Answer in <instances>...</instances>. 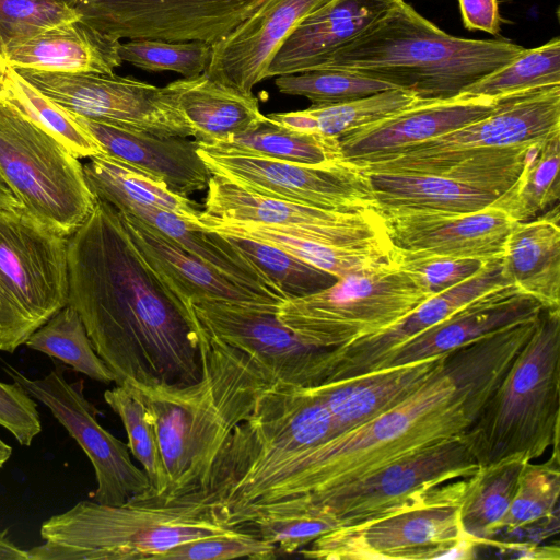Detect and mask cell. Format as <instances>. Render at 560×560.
Listing matches in <instances>:
<instances>
[{"mask_svg": "<svg viewBox=\"0 0 560 560\" xmlns=\"http://www.w3.org/2000/svg\"><path fill=\"white\" fill-rule=\"evenodd\" d=\"M504 327L447 353L443 366L395 408L329 440L245 469L220 501L235 525L304 515L326 493L382 466L463 434L535 329Z\"/></svg>", "mask_w": 560, "mask_h": 560, "instance_id": "obj_1", "label": "cell"}, {"mask_svg": "<svg viewBox=\"0 0 560 560\" xmlns=\"http://www.w3.org/2000/svg\"><path fill=\"white\" fill-rule=\"evenodd\" d=\"M67 261L68 304L116 385L200 378L199 320L141 256L115 207L96 200L68 237Z\"/></svg>", "mask_w": 560, "mask_h": 560, "instance_id": "obj_2", "label": "cell"}, {"mask_svg": "<svg viewBox=\"0 0 560 560\" xmlns=\"http://www.w3.org/2000/svg\"><path fill=\"white\" fill-rule=\"evenodd\" d=\"M199 324L201 375L197 382L121 384L141 400L155 427L168 475L164 503L203 490L223 443L253 413L259 396L278 382L246 352Z\"/></svg>", "mask_w": 560, "mask_h": 560, "instance_id": "obj_3", "label": "cell"}, {"mask_svg": "<svg viewBox=\"0 0 560 560\" xmlns=\"http://www.w3.org/2000/svg\"><path fill=\"white\" fill-rule=\"evenodd\" d=\"M524 47L508 40L453 36L405 0L337 50L318 69H340L415 94L422 101L446 100L502 68Z\"/></svg>", "mask_w": 560, "mask_h": 560, "instance_id": "obj_4", "label": "cell"}, {"mask_svg": "<svg viewBox=\"0 0 560 560\" xmlns=\"http://www.w3.org/2000/svg\"><path fill=\"white\" fill-rule=\"evenodd\" d=\"M234 528L203 490L168 503L131 498L107 505L84 500L44 521L45 542L27 552L30 560H159L182 542Z\"/></svg>", "mask_w": 560, "mask_h": 560, "instance_id": "obj_5", "label": "cell"}, {"mask_svg": "<svg viewBox=\"0 0 560 560\" xmlns=\"http://www.w3.org/2000/svg\"><path fill=\"white\" fill-rule=\"evenodd\" d=\"M560 308H542L534 331L464 436L478 465L539 458L559 443Z\"/></svg>", "mask_w": 560, "mask_h": 560, "instance_id": "obj_6", "label": "cell"}, {"mask_svg": "<svg viewBox=\"0 0 560 560\" xmlns=\"http://www.w3.org/2000/svg\"><path fill=\"white\" fill-rule=\"evenodd\" d=\"M466 478L448 481L355 525L337 527L300 549L323 560H427L471 552L459 509Z\"/></svg>", "mask_w": 560, "mask_h": 560, "instance_id": "obj_7", "label": "cell"}, {"mask_svg": "<svg viewBox=\"0 0 560 560\" xmlns=\"http://www.w3.org/2000/svg\"><path fill=\"white\" fill-rule=\"evenodd\" d=\"M0 176L31 215L65 237L85 221L97 200L79 159L2 97Z\"/></svg>", "mask_w": 560, "mask_h": 560, "instance_id": "obj_8", "label": "cell"}, {"mask_svg": "<svg viewBox=\"0 0 560 560\" xmlns=\"http://www.w3.org/2000/svg\"><path fill=\"white\" fill-rule=\"evenodd\" d=\"M68 237L0 206V351L13 353L68 304Z\"/></svg>", "mask_w": 560, "mask_h": 560, "instance_id": "obj_9", "label": "cell"}, {"mask_svg": "<svg viewBox=\"0 0 560 560\" xmlns=\"http://www.w3.org/2000/svg\"><path fill=\"white\" fill-rule=\"evenodd\" d=\"M428 299L393 261L289 299L276 315L305 342L330 349L389 328Z\"/></svg>", "mask_w": 560, "mask_h": 560, "instance_id": "obj_10", "label": "cell"}, {"mask_svg": "<svg viewBox=\"0 0 560 560\" xmlns=\"http://www.w3.org/2000/svg\"><path fill=\"white\" fill-rule=\"evenodd\" d=\"M560 131V85L499 98L487 116L393 152L348 161L364 173H406L466 152L535 144Z\"/></svg>", "mask_w": 560, "mask_h": 560, "instance_id": "obj_11", "label": "cell"}, {"mask_svg": "<svg viewBox=\"0 0 560 560\" xmlns=\"http://www.w3.org/2000/svg\"><path fill=\"white\" fill-rule=\"evenodd\" d=\"M464 436H453L382 466L319 498L304 515L351 526L389 512L448 481L478 469Z\"/></svg>", "mask_w": 560, "mask_h": 560, "instance_id": "obj_12", "label": "cell"}, {"mask_svg": "<svg viewBox=\"0 0 560 560\" xmlns=\"http://www.w3.org/2000/svg\"><path fill=\"white\" fill-rule=\"evenodd\" d=\"M18 72L72 115L162 137L192 136L168 84L115 73Z\"/></svg>", "mask_w": 560, "mask_h": 560, "instance_id": "obj_13", "label": "cell"}, {"mask_svg": "<svg viewBox=\"0 0 560 560\" xmlns=\"http://www.w3.org/2000/svg\"><path fill=\"white\" fill-rule=\"evenodd\" d=\"M2 370L31 397L46 406L84 451L97 483L93 501L120 505L131 498L150 497L151 483L147 474L132 463L128 445L100 424L97 409L85 397L82 380L68 382L63 365H56L47 375L35 380L5 362Z\"/></svg>", "mask_w": 560, "mask_h": 560, "instance_id": "obj_14", "label": "cell"}, {"mask_svg": "<svg viewBox=\"0 0 560 560\" xmlns=\"http://www.w3.org/2000/svg\"><path fill=\"white\" fill-rule=\"evenodd\" d=\"M213 175L264 197L325 210H374L368 176L346 160L310 165L199 147Z\"/></svg>", "mask_w": 560, "mask_h": 560, "instance_id": "obj_15", "label": "cell"}, {"mask_svg": "<svg viewBox=\"0 0 560 560\" xmlns=\"http://www.w3.org/2000/svg\"><path fill=\"white\" fill-rule=\"evenodd\" d=\"M265 0H80V20L118 39L212 45Z\"/></svg>", "mask_w": 560, "mask_h": 560, "instance_id": "obj_16", "label": "cell"}, {"mask_svg": "<svg viewBox=\"0 0 560 560\" xmlns=\"http://www.w3.org/2000/svg\"><path fill=\"white\" fill-rule=\"evenodd\" d=\"M208 217L250 222L338 247L390 244L375 210L339 212L264 197L221 176H211L205 201Z\"/></svg>", "mask_w": 560, "mask_h": 560, "instance_id": "obj_17", "label": "cell"}, {"mask_svg": "<svg viewBox=\"0 0 560 560\" xmlns=\"http://www.w3.org/2000/svg\"><path fill=\"white\" fill-rule=\"evenodd\" d=\"M190 305L210 332L246 352L276 381L303 387L320 383L328 349L312 346L290 330L277 317L278 308L214 300Z\"/></svg>", "mask_w": 560, "mask_h": 560, "instance_id": "obj_18", "label": "cell"}, {"mask_svg": "<svg viewBox=\"0 0 560 560\" xmlns=\"http://www.w3.org/2000/svg\"><path fill=\"white\" fill-rule=\"evenodd\" d=\"M334 0H265L228 35L211 45L207 77L250 95L266 79L284 40L308 16Z\"/></svg>", "mask_w": 560, "mask_h": 560, "instance_id": "obj_19", "label": "cell"}, {"mask_svg": "<svg viewBox=\"0 0 560 560\" xmlns=\"http://www.w3.org/2000/svg\"><path fill=\"white\" fill-rule=\"evenodd\" d=\"M390 244L424 254L491 260L501 258L516 223L492 205L467 213L377 212Z\"/></svg>", "mask_w": 560, "mask_h": 560, "instance_id": "obj_20", "label": "cell"}, {"mask_svg": "<svg viewBox=\"0 0 560 560\" xmlns=\"http://www.w3.org/2000/svg\"><path fill=\"white\" fill-rule=\"evenodd\" d=\"M506 284L509 283L502 275L501 258L489 260L477 275L429 298L389 328L328 349L322 382L371 371L392 349L445 319L475 299Z\"/></svg>", "mask_w": 560, "mask_h": 560, "instance_id": "obj_21", "label": "cell"}, {"mask_svg": "<svg viewBox=\"0 0 560 560\" xmlns=\"http://www.w3.org/2000/svg\"><path fill=\"white\" fill-rule=\"evenodd\" d=\"M541 310L539 302L513 285H501L392 349L371 371L451 352L504 327L535 318Z\"/></svg>", "mask_w": 560, "mask_h": 560, "instance_id": "obj_22", "label": "cell"}, {"mask_svg": "<svg viewBox=\"0 0 560 560\" xmlns=\"http://www.w3.org/2000/svg\"><path fill=\"white\" fill-rule=\"evenodd\" d=\"M499 98L463 93L420 101L339 139L346 161L384 154L438 138L490 114Z\"/></svg>", "mask_w": 560, "mask_h": 560, "instance_id": "obj_23", "label": "cell"}, {"mask_svg": "<svg viewBox=\"0 0 560 560\" xmlns=\"http://www.w3.org/2000/svg\"><path fill=\"white\" fill-rule=\"evenodd\" d=\"M73 117L100 144L103 154L165 184L178 195L188 197L207 189L212 173L199 155L197 140L162 137Z\"/></svg>", "mask_w": 560, "mask_h": 560, "instance_id": "obj_24", "label": "cell"}, {"mask_svg": "<svg viewBox=\"0 0 560 560\" xmlns=\"http://www.w3.org/2000/svg\"><path fill=\"white\" fill-rule=\"evenodd\" d=\"M447 353L311 387L323 399L341 433L408 399L441 370Z\"/></svg>", "mask_w": 560, "mask_h": 560, "instance_id": "obj_25", "label": "cell"}, {"mask_svg": "<svg viewBox=\"0 0 560 560\" xmlns=\"http://www.w3.org/2000/svg\"><path fill=\"white\" fill-rule=\"evenodd\" d=\"M395 0H334L304 20L272 58L266 79L312 71L362 34Z\"/></svg>", "mask_w": 560, "mask_h": 560, "instance_id": "obj_26", "label": "cell"}, {"mask_svg": "<svg viewBox=\"0 0 560 560\" xmlns=\"http://www.w3.org/2000/svg\"><path fill=\"white\" fill-rule=\"evenodd\" d=\"M120 43L78 20L10 44L2 60L18 71L112 74L122 62Z\"/></svg>", "mask_w": 560, "mask_h": 560, "instance_id": "obj_27", "label": "cell"}, {"mask_svg": "<svg viewBox=\"0 0 560 560\" xmlns=\"http://www.w3.org/2000/svg\"><path fill=\"white\" fill-rule=\"evenodd\" d=\"M156 229L180 248L220 275L254 294L261 302L279 307L285 294L224 235L183 218L125 199L106 201Z\"/></svg>", "mask_w": 560, "mask_h": 560, "instance_id": "obj_28", "label": "cell"}, {"mask_svg": "<svg viewBox=\"0 0 560 560\" xmlns=\"http://www.w3.org/2000/svg\"><path fill=\"white\" fill-rule=\"evenodd\" d=\"M119 213L144 260L189 305L202 300H214L273 307L191 256L144 221L128 212Z\"/></svg>", "mask_w": 560, "mask_h": 560, "instance_id": "obj_29", "label": "cell"}, {"mask_svg": "<svg viewBox=\"0 0 560 560\" xmlns=\"http://www.w3.org/2000/svg\"><path fill=\"white\" fill-rule=\"evenodd\" d=\"M559 217L557 203L544 215L516 222L501 257L505 281L542 308H560Z\"/></svg>", "mask_w": 560, "mask_h": 560, "instance_id": "obj_30", "label": "cell"}, {"mask_svg": "<svg viewBox=\"0 0 560 560\" xmlns=\"http://www.w3.org/2000/svg\"><path fill=\"white\" fill-rule=\"evenodd\" d=\"M374 210L467 213L491 206L500 195L425 173H365Z\"/></svg>", "mask_w": 560, "mask_h": 560, "instance_id": "obj_31", "label": "cell"}, {"mask_svg": "<svg viewBox=\"0 0 560 560\" xmlns=\"http://www.w3.org/2000/svg\"><path fill=\"white\" fill-rule=\"evenodd\" d=\"M168 85L199 144L244 132L265 117L253 94H244L205 73Z\"/></svg>", "mask_w": 560, "mask_h": 560, "instance_id": "obj_32", "label": "cell"}, {"mask_svg": "<svg viewBox=\"0 0 560 560\" xmlns=\"http://www.w3.org/2000/svg\"><path fill=\"white\" fill-rule=\"evenodd\" d=\"M201 223L220 234H233L276 246L337 279L393 262L392 244L366 247L331 246L279 232L264 224L213 219L205 212Z\"/></svg>", "mask_w": 560, "mask_h": 560, "instance_id": "obj_33", "label": "cell"}, {"mask_svg": "<svg viewBox=\"0 0 560 560\" xmlns=\"http://www.w3.org/2000/svg\"><path fill=\"white\" fill-rule=\"evenodd\" d=\"M523 456H511L479 465L466 478L467 487L459 509V521L465 535L476 545L490 544L500 532L524 465Z\"/></svg>", "mask_w": 560, "mask_h": 560, "instance_id": "obj_34", "label": "cell"}, {"mask_svg": "<svg viewBox=\"0 0 560 560\" xmlns=\"http://www.w3.org/2000/svg\"><path fill=\"white\" fill-rule=\"evenodd\" d=\"M420 101L422 100L405 90L389 89L342 103L311 105L303 110L272 113L267 117L294 131L317 133L339 140Z\"/></svg>", "mask_w": 560, "mask_h": 560, "instance_id": "obj_35", "label": "cell"}, {"mask_svg": "<svg viewBox=\"0 0 560 560\" xmlns=\"http://www.w3.org/2000/svg\"><path fill=\"white\" fill-rule=\"evenodd\" d=\"M83 172L96 199H125L174 213L190 223L203 226V211L199 209L198 203L125 163L105 154L95 155L83 165Z\"/></svg>", "mask_w": 560, "mask_h": 560, "instance_id": "obj_36", "label": "cell"}, {"mask_svg": "<svg viewBox=\"0 0 560 560\" xmlns=\"http://www.w3.org/2000/svg\"><path fill=\"white\" fill-rule=\"evenodd\" d=\"M199 147L220 153L246 154L310 165L345 160L338 139L291 130L267 115L244 132Z\"/></svg>", "mask_w": 560, "mask_h": 560, "instance_id": "obj_37", "label": "cell"}, {"mask_svg": "<svg viewBox=\"0 0 560 560\" xmlns=\"http://www.w3.org/2000/svg\"><path fill=\"white\" fill-rule=\"evenodd\" d=\"M560 131L545 139L517 180L492 206L514 222L533 220L560 198Z\"/></svg>", "mask_w": 560, "mask_h": 560, "instance_id": "obj_38", "label": "cell"}, {"mask_svg": "<svg viewBox=\"0 0 560 560\" xmlns=\"http://www.w3.org/2000/svg\"><path fill=\"white\" fill-rule=\"evenodd\" d=\"M0 97L54 136L75 158L103 154L100 144L78 124L72 114L48 98L12 67L7 66Z\"/></svg>", "mask_w": 560, "mask_h": 560, "instance_id": "obj_39", "label": "cell"}, {"mask_svg": "<svg viewBox=\"0 0 560 560\" xmlns=\"http://www.w3.org/2000/svg\"><path fill=\"white\" fill-rule=\"evenodd\" d=\"M24 345L94 381L115 383V375L95 352L81 316L69 304L37 328Z\"/></svg>", "mask_w": 560, "mask_h": 560, "instance_id": "obj_40", "label": "cell"}, {"mask_svg": "<svg viewBox=\"0 0 560 560\" xmlns=\"http://www.w3.org/2000/svg\"><path fill=\"white\" fill-rule=\"evenodd\" d=\"M103 396L120 418L127 433L129 452L142 465L149 478L151 494L148 499L163 502L168 489V475L155 427L144 405L122 385L105 390Z\"/></svg>", "mask_w": 560, "mask_h": 560, "instance_id": "obj_41", "label": "cell"}, {"mask_svg": "<svg viewBox=\"0 0 560 560\" xmlns=\"http://www.w3.org/2000/svg\"><path fill=\"white\" fill-rule=\"evenodd\" d=\"M560 85V38L524 49L512 61L472 84L465 93L493 98Z\"/></svg>", "mask_w": 560, "mask_h": 560, "instance_id": "obj_42", "label": "cell"}, {"mask_svg": "<svg viewBox=\"0 0 560 560\" xmlns=\"http://www.w3.org/2000/svg\"><path fill=\"white\" fill-rule=\"evenodd\" d=\"M222 235L255 264L288 300L313 294L337 281L335 276L276 246L233 234Z\"/></svg>", "mask_w": 560, "mask_h": 560, "instance_id": "obj_43", "label": "cell"}, {"mask_svg": "<svg viewBox=\"0 0 560 560\" xmlns=\"http://www.w3.org/2000/svg\"><path fill=\"white\" fill-rule=\"evenodd\" d=\"M542 464L527 462L520 475L511 506L500 524L501 530H518L550 520L558 510L560 469L558 446Z\"/></svg>", "mask_w": 560, "mask_h": 560, "instance_id": "obj_44", "label": "cell"}, {"mask_svg": "<svg viewBox=\"0 0 560 560\" xmlns=\"http://www.w3.org/2000/svg\"><path fill=\"white\" fill-rule=\"evenodd\" d=\"M275 84L287 95L303 96L312 105H329L395 89L392 85L340 69H318L276 77Z\"/></svg>", "mask_w": 560, "mask_h": 560, "instance_id": "obj_45", "label": "cell"}, {"mask_svg": "<svg viewBox=\"0 0 560 560\" xmlns=\"http://www.w3.org/2000/svg\"><path fill=\"white\" fill-rule=\"evenodd\" d=\"M119 56L147 71H173L191 79L203 73L211 58V45L198 42L128 39L120 43Z\"/></svg>", "mask_w": 560, "mask_h": 560, "instance_id": "obj_46", "label": "cell"}, {"mask_svg": "<svg viewBox=\"0 0 560 560\" xmlns=\"http://www.w3.org/2000/svg\"><path fill=\"white\" fill-rule=\"evenodd\" d=\"M80 0H0V57L12 43L80 20ZM4 62V61H3Z\"/></svg>", "mask_w": 560, "mask_h": 560, "instance_id": "obj_47", "label": "cell"}, {"mask_svg": "<svg viewBox=\"0 0 560 560\" xmlns=\"http://www.w3.org/2000/svg\"><path fill=\"white\" fill-rule=\"evenodd\" d=\"M393 261L429 298L477 275L489 260L440 256L394 247Z\"/></svg>", "mask_w": 560, "mask_h": 560, "instance_id": "obj_48", "label": "cell"}, {"mask_svg": "<svg viewBox=\"0 0 560 560\" xmlns=\"http://www.w3.org/2000/svg\"><path fill=\"white\" fill-rule=\"evenodd\" d=\"M278 555L276 546L255 532L236 527L223 534L182 542L161 555L159 560H270Z\"/></svg>", "mask_w": 560, "mask_h": 560, "instance_id": "obj_49", "label": "cell"}, {"mask_svg": "<svg viewBox=\"0 0 560 560\" xmlns=\"http://www.w3.org/2000/svg\"><path fill=\"white\" fill-rule=\"evenodd\" d=\"M254 532L276 546L278 553L291 555L311 544L319 536L337 528V525L322 516L296 515L268 517L250 525Z\"/></svg>", "mask_w": 560, "mask_h": 560, "instance_id": "obj_50", "label": "cell"}, {"mask_svg": "<svg viewBox=\"0 0 560 560\" xmlns=\"http://www.w3.org/2000/svg\"><path fill=\"white\" fill-rule=\"evenodd\" d=\"M0 425L23 446H30L42 431L36 400L14 382H0Z\"/></svg>", "mask_w": 560, "mask_h": 560, "instance_id": "obj_51", "label": "cell"}, {"mask_svg": "<svg viewBox=\"0 0 560 560\" xmlns=\"http://www.w3.org/2000/svg\"><path fill=\"white\" fill-rule=\"evenodd\" d=\"M464 27L498 35L501 18L498 0H458Z\"/></svg>", "mask_w": 560, "mask_h": 560, "instance_id": "obj_52", "label": "cell"}, {"mask_svg": "<svg viewBox=\"0 0 560 560\" xmlns=\"http://www.w3.org/2000/svg\"><path fill=\"white\" fill-rule=\"evenodd\" d=\"M8 529L0 532V560H28L27 550L19 548L8 537Z\"/></svg>", "mask_w": 560, "mask_h": 560, "instance_id": "obj_53", "label": "cell"}, {"mask_svg": "<svg viewBox=\"0 0 560 560\" xmlns=\"http://www.w3.org/2000/svg\"><path fill=\"white\" fill-rule=\"evenodd\" d=\"M0 206L7 208H23L16 196L0 176Z\"/></svg>", "mask_w": 560, "mask_h": 560, "instance_id": "obj_54", "label": "cell"}, {"mask_svg": "<svg viewBox=\"0 0 560 560\" xmlns=\"http://www.w3.org/2000/svg\"><path fill=\"white\" fill-rule=\"evenodd\" d=\"M12 447L0 439V468L10 459Z\"/></svg>", "mask_w": 560, "mask_h": 560, "instance_id": "obj_55", "label": "cell"}, {"mask_svg": "<svg viewBox=\"0 0 560 560\" xmlns=\"http://www.w3.org/2000/svg\"><path fill=\"white\" fill-rule=\"evenodd\" d=\"M5 69H7V65L3 62L2 58L0 57V90L2 86Z\"/></svg>", "mask_w": 560, "mask_h": 560, "instance_id": "obj_56", "label": "cell"}]
</instances>
